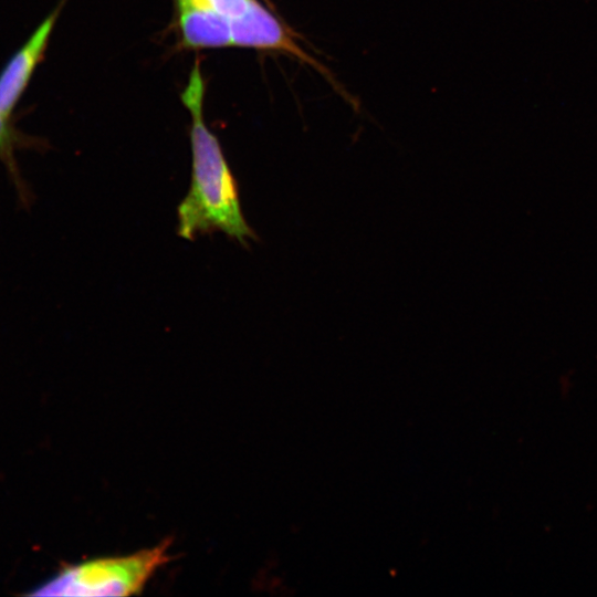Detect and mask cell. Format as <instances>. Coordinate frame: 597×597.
<instances>
[{
    "mask_svg": "<svg viewBox=\"0 0 597 597\" xmlns=\"http://www.w3.org/2000/svg\"><path fill=\"white\" fill-rule=\"evenodd\" d=\"M22 134L13 126L11 117L0 114V159L13 165L14 149L23 142Z\"/></svg>",
    "mask_w": 597,
    "mask_h": 597,
    "instance_id": "5b68a950",
    "label": "cell"
},
{
    "mask_svg": "<svg viewBox=\"0 0 597 597\" xmlns=\"http://www.w3.org/2000/svg\"><path fill=\"white\" fill-rule=\"evenodd\" d=\"M182 42L191 49L232 45L231 19L208 8L177 2Z\"/></svg>",
    "mask_w": 597,
    "mask_h": 597,
    "instance_id": "277c9868",
    "label": "cell"
},
{
    "mask_svg": "<svg viewBox=\"0 0 597 597\" xmlns=\"http://www.w3.org/2000/svg\"><path fill=\"white\" fill-rule=\"evenodd\" d=\"M205 83L196 64L181 100L191 116L192 168L190 187L178 206V235L193 240L198 234L221 231L243 247L258 240L242 212L237 180L217 136L203 117Z\"/></svg>",
    "mask_w": 597,
    "mask_h": 597,
    "instance_id": "6da1fadb",
    "label": "cell"
},
{
    "mask_svg": "<svg viewBox=\"0 0 597 597\" xmlns=\"http://www.w3.org/2000/svg\"><path fill=\"white\" fill-rule=\"evenodd\" d=\"M253 0H177L214 10L230 19L241 15Z\"/></svg>",
    "mask_w": 597,
    "mask_h": 597,
    "instance_id": "8992f818",
    "label": "cell"
},
{
    "mask_svg": "<svg viewBox=\"0 0 597 597\" xmlns=\"http://www.w3.org/2000/svg\"><path fill=\"white\" fill-rule=\"evenodd\" d=\"M59 9L41 21L0 71V114L11 117L42 62L53 32Z\"/></svg>",
    "mask_w": 597,
    "mask_h": 597,
    "instance_id": "3957f363",
    "label": "cell"
},
{
    "mask_svg": "<svg viewBox=\"0 0 597 597\" xmlns=\"http://www.w3.org/2000/svg\"><path fill=\"white\" fill-rule=\"evenodd\" d=\"M161 543L127 556L92 559L67 566L36 586L31 596H126L139 593L168 561Z\"/></svg>",
    "mask_w": 597,
    "mask_h": 597,
    "instance_id": "7a4b0ae2",
    "label": "cell"
}]
</instances>
